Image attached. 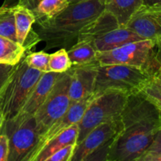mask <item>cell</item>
Returning a JSON list of instances; mask_svg holds the SVG:
<instances>
[{"label": "cell", "instance_id": "obj_13", "mask_svg": "<svg viewBox=\"0 0 161 161\" xmlns=\"http://www.w3.org/2000/svg\"><path fill=\"white\" fill-rule=\"evenodd\" d=\"M60 75L61 73L58 72H44L38 80L37 83L30 93V95L22 106L21 109L16 116L29 117L34 116L36 111L47 98Z\"/></svg>", "mask_w": 161, "mask_h": 161}, {"label": "cell", "instance_id": "obj_1", "mask_svg": "<svg viewBox=\"0 0 161 161\" xmlns=\"http://www.w3.org/2000/svg\"><path fill=\"white\" fill-rule=\"evenodd\" d=\"M120 120L107 161H138L161 127V110L139 91L127 96Z\"/></svg>", "mask_w": 161, "mask_h": 161}, {"label": "cell", "instance_id": "obj_16", "mask_svg": "<svg viewBox=\"0 0 161 161\" xmlns=\"http://www.w3.org/2000/svg\"><path fill=\"white\" fill-rule=\"evenodd\" d=\"M78 133V124H73L46 143L35 155L31 161H47L49 157L64 146L69 144H76Z\"/></svg>", "mask_w": 161, "mask_h": 161}, {"label": "cell", "instance_id": "obj_14", "mask_svg": "<svg viewBox=\"0 0 161 161\" xmlns=\"http://www.w3.org/2000/svg\"><path fill=\"white\" fill-rule=\"evenodd\" d=\"M142 39H144L127 27H119L95 39L92 43L96 51L104 52Z\"/></svg>", "mask_w": 161, "mask_h": 161}, {"label": "cell", "instance_id": "obj_33", "mask_svg": "<svg viewBox=\"0 0 161 161\" xmlns=\"http://www.w3.org/2000/svg\"><path fill=\"white\" fill-rule=\"evenodd\" d=\"M157 4H161V0H143L144 6H153Z\"/></svg>", "mask_w": 161, "mask_h": 161}, {"label": "cell", "instance_id": "obj_3", "mask_svg": "<svg viewBox=\"0 0 161 161\" xmlns=\"http://www.w3.org/2000/svg\"><path fill=\"white\" fill-rule=\"evenodd\" d=\"M43 73L29 67L25 57L16 64L14 72L0 92V112L4 120L13 119L18 114Z\"/></svg>", "mask_w": 161, "mask_h": 161}, {"label": "cell", "instance_id": "obj_2", "mask_svg": "<svg viewBox=\"0 0 161 161\" xmlns=\"http://www.w3.org/2000/svg\"><path fill=\"white\" fill-rule=\"evenodd\" d=\"M105 9L103 0H84L70 3L55 17L36 21L39 40L47 50L69 49L78 39L80 31Z\"/></svg>", "mask_w": 161, "mask_h": 161}, {"label": "cell", "instance_id": "obj_9", "mask_svg": "<svg viewBox=\"0 0 161 161\" xmlns=\"http://www.w3.org/2000/svg\"><path fill=\"white\" fill-rule=\"evenodd\" d=\"M121 127L120 116L94 127L80 142L76 144L72 161H86L93 153L111 143Z\"/></svg>", "mask_w": 161, "mask_h": 161}, {"label": "cell", "instance_id": "obj_11", "mask_svg": "<svg viewBox=\"0 0 161 161\" xmlns=\"http://www.w3.org/2000/svg\"><path fill=\"white\" fill-rule=\"evenodd\" d=\"M126 27L144 39H157L161 36V4L142 5L131 16Z\"/></svg>", "mask_w": 161, "mask_h": 161}, {"label": "cell", "instance_id": "obj_21", "mask_svg": "<svg viewBox=\"0 0 161 161\" xmlns=\"http://www.w3.org/2000/svg\"><path fill=\"white\" fill-rule=\"evenodd\" d=\"M70 4V0H41L32 9L36 22L50 19L62 12Z\"/></svg>", "mask_w": 161, "mask_h": 161}, {"label": "cell", "instance_id": "obj_15", "mask_svg": "<svg viewBox=\"0 0 161 161\" xmlns=\"http://www.w3.org/2000/svg\"><path fill=\"white\" fill-rule=\"evenodd\" d=\"M119 27L120 26L116 17L105 9L80 31L77 41L85 40L92 42L97 38Z\"/></svg>", "mask_w": 161, "mask_h": 161}, {"label": "cell", "instance_id": "obj_35", "mask_svg": "<svg viewBox=\"0 0 161 161\" xmlns=\"http://www.w3.org/2000/svg\"><path fill=\"white\" fill-rule=\"evenodd\" d=\"M3 121H4V119H3V115H2L1 112H0V127H2V125H3Z\"/></svg>", "mask_w": 161, "mask_h": 161}, {"label": "cell", "instance_id": "obj_17", "mask_svg": "<svg viewBox=\"0 0 161 161\" xmlns=\"http://www.w3.org/2000/svg\"><path fill=\"white\" fill-rule=\"evenodd\" d=\"M143 5V0H106L105 10L116 18L120 27H126L131 16Z\"/></svg>", "mask_w": 161, "mask_h": 161}, {"label": "cell", "instance_id": "obj_31", "mask_svg": "<svg viewBox=\"0 0 161 161\" xmlns=\"http://www.w3.org/2000/svg\"><path fill=\"white\" fill-rule=\"evenodd\" d=\"M41 0H18V4L23 5V6H26L28 9H31L36 8V6H37L38 3L40 2Z\"/></svg>", "mask_w": 161, "mask_h": 161}, {"label": "cell", "instance_id": "obj_24", "mask_svg": "<svg viewBox=\"0 0 161 161\" xmlns=\"http://www.w3.org/2000/svg\"><path fill=\"white\" fill-rule=\"evenodd\" d=\"M27 64L32 69H37L42 72H50L49 68L50 54L44 50L38 52H31L25 56Z\"/></svg>", "mask_w": 161, "mask_h": 161}, {"label": "cell", "instance_id": "obj_23", "mask_svg": "<svg viewBox=\"0 0 161 161\" xmlns=\"http://www.w3.org/2000/svg\"><path fill=\"white\" fill-rule=\"evenodd\" d=\"M72 67V62L69 59L67 50L61 48L54 53L50 54L49 68L50 72L63 73L67 72Z\"/></svg>", "mask_w": 161, "mask_h": 161}, {"label": "cell", "instance_id": "obj_34", "mask_svg": "<svg viewBox=\"0 0 161 161\" xmlns=\"http://www.w3.org/2000/svg\"><path fill=\"white\" fill-rule=\"evenodd\" d=\"M13 1H14V0H5V3L3 6H10V3H12Z\"/></svg>", "mask_w": 161, "mask_h": 161}, {"label": "cell", "instance_id": "obj_20", "mask_svg": "<svg viewBox=\"0 0 161 161\" xmlns=\"http://www.w3.org/2000/svg\"><path fill=\"white\" fill-rule=\"evenodd\" d=\"M25 50L17 42L0 36V64L15 65L25 56Z\"/></svg>", "mask_w": 161, "mask_h": 161}, {"label": "cell", "instance_id": "obj_37", "mask_svg": "<svg viewBox=\"0 0 161 161\" xmlns=\"http://www.w3.org/2000/svg\"><path fill=\"white\" fill-rule=\"evenodd\" d=\"M80 1H84V0H70V3H77V2H80ZM103 1H106V0H103Z\"/></svg>", "mask_w": 161, "mask_h": 161}, {"label": "cell", "instance_id": "obj_29", "mask_svg": "<svg viewBox=\"0 0 161 161\" xmlns=\"http://www.w3.org/2000/svg\"><path fill=\"white\" fill-rule=\"evenodd\" d=\"M161 153V127L156 134L152 143L144 153Z\"/></svg>", "mask_w": 161, "mask_h": 161}, {"label": "cell", "instance_id": "obj_6", "mask_svg": "<svg viewBox=\"0 0 161 161\" xmlns=\"http://www.w3.org/2000/svg\"><path fill=\"white\" fill-rule=\"evenodd\" d=\"M127 96L128 94L122 91L108 90L93 97L78 123L76 144L99 124L119 118L125 106Z\"/></svg>", "mask_w": 161, "mask_h": 161}, {"label": "cell", "instance_id": "obj_36", "mask_svg": "<svg viewBox=\"0 0 161 161\" xmlns=\"http://www.w3.org/2000/svg\"><path fill=\"white\" fill-rule=\"evenodd\" d=\"M155 77L158 78L159 80H161V67H160V70H159V72H157V75H156Z\"/></svg>", "mask_w": 161, "mask_h": 161}, {"label": "cell", "instance_id": "obj_18", "mask_svg": "<svg viewBox=\"0 0 161 161\" xmlns=\"http://www.w3.org/2000/svg\"><path fill=\"white\" fill-rule=\"evenodd\" d=\"M14 9L17 41L19 44L24 46L32 25L36 23V16L31 9L18 3L14 6Z\"/></svg>", "mask_w": 161, "mask_h": 161}, {"label": "cell", "instance_id": "obj_26", "mask_svg": "<svg viewBox=\"0 0 161 161\" xmlns=\"http://www.w3.org/2000/svg\"><path fill=\"white\" fill-rule=\"evenodd\" d=\"M75 146L76 144H69L64 146L49 157L47 161H72Z\"/></svg>", "mask_w": 161, "mask_h": 161}, {"label": "cell", "instance_id": "obj_30", "mask_svg": "<svg viewBox=\"0 0 161 161\" xmlns=\"http://www.w3.org/2000/svg\"><path fill=\"white\" fill-rule=\"evenodd\" d=\"M138 161H161V153H144Z\"/></svg>", "mask_w": 161, "mask_h": 161}, {"label": "cell", "instance_id": "obj_32", "mask_svg": "<svg viewBox=\"0 0 161 161\" xmlns=\"http://www.w3.org/2000/svg\"><path fill=\"white\" fill-rule=\"evenodd\" d=\"M155 47L157 58L161 65V36L155 39Z\"/></svg>", "mask_w": 161, "mask_h": 161}, {"label": "cell", "instance_id": "obj_7", "mask_svg": "<svg viewBox=\"0 0 161 161\" xmlns=\"http://www.w3.org/2000/svg\"><path fill=\"white\" fill-rule=\"evenodd\" d=\"M0 133L8 137L9 154L8 161H25L39 142L40 135L34 116L14 118L3 121Z\"/></svg>", "mask_w": 161, "mask_h": 161}, {"label": "cell", "instance_id": "obj_4", "mask_svg": "<svg viewBox=\"0 0 161 161\" xmlns=\"http://www.w3.org/2000/svg\"><path fill=\"white\" fill-rule=\"evenodd\" d=\"M99 64H121L133 66L156 76L161 65L156 54L155 40L142 39L112 50L97 52Z\"/></svg>", "mask_w": 161, "mask_h": 161}, {"label": "cell", "instance_id": "obj_27", "mask_svg": "<svg viewBox=\"0 0 161 161\" xmlns=\"http://www.w3.org/2000/svg\"><path fill=\"white\" fill-rule=\"evenodd\" d=\"M15 65L6 64H0V92L3 90V86H5L7 80H9V76L14 72L15 69Z\"/></svg>", "mask_w": 161, "mask_h": 161}, {"label": "cell", "instance_id": "obj_19", "mask_svg": "<svg viewBox=\"0 0 161 161\" xmlns=\"http://www.w3.org/2000/svg\"><path fill=\"white\" fill-rule=\"evenodd\" d=\"M68 54L72 65L91 64L98 62L97 53L94 45L90 41H77L73 46L68 49Z\"/></svg>", "mask_w": 161, "mask_h": 161}, {"label": "cell", "instance_id": "obj_25", "mask_svg": "<svg viewBox=\"0 0 161 161\" xmlns=\"http://www.w3.org/2000/svg\"><path fill=\"white\" fill-rule=\"evenodd\" d=\"M140 92L161 110V80L155 76L152 77Z\"/></svg>", "mask_w": 161, "mask_h": 161}, {"label": "cell", "instance_id": "obj_22", "mask_svg": "<svg viewBox=\"0 0 161 161\" xmlns=\"http://www.w3.org/2000/svg\"><path fill=\"white\" fill-rule=\"evenodd\" d=\"M0 36L17 42L14 6H3L0 8Z\"/></svg>", "mask_w": 161, "mask_h": 161}, {"label": "cell", "instance_id": "obj_10", "mask_svg": "<svg viewBox=\"0 0 161 161\" xmlns=\"http://www.w3.org/2000/svg\"><path fill=\"white\" fill-rule=\"evenodd\" d=\"M94 96H91L90 97L82 99V100L76 101V102H72L63 116H61L59 119L53 123L42 135L39 136V142L36 144V147L34 148L31 153L28 155L25 161H31L33 157H35L36 153L39 152V149L48 142L50 139L56 137L64 130L69 128L72 125L75 124H78L82 119L85 110L87 108L88 105L91 100L93 99Z\"/></svg>", "mask_w": 161, "mask_h": 161}, {"label": "cell", "instance_id": "obj_8", "mask_svg": "<svg viewBox=\"0 0 161 161\" xmlns=\"http://www.w3.org/2000/svg\"><path fill=\"white\" fill-rule=\"evenodd\" d=\"M70 74L69 70L61 73L43 103L35 113L36 127L42 135L54 121L65 113L71 105L69 90Z\"/></svg>", "mask_w": 161, "mask_h": 161}, {"label": "cell", "instance_id": "obj_28", "mask_svg": "<svg viewBox=\"0 0 161 161\" xmlns=\"http://www.w3.org/2000/svg\"><path fill=\"white\" fill-rule=\"evenodd\" d=\"M9 154V144L8 137L0 133V161H8Z\"/></svg>", "mask_w": 161, "mask_h": 161}, {"label": "cell", "instance_id": "obj_5", "mask_svg": "<svg viewBox=\"0 0 161 161\" xmlns=\"http://www.w3.org/2000/svg\"><path fill=\"white\" fill-rule=\"evenodd\" d=\"M152 77L154 76L145 71L127 64H99L93 96L108 90L122 91L128 95L139 92Z\"/></svg>", "mask_w": 161, "mask_h": 161}, {"label": "cell", "instance_id": "obj_12", "mask_svg": "<svg viewBox=\"0 0 161 161\" xmlns=\"http://www.w3.org/2000/svg\"><path fill=\"white\" fill-rule=\"evenodd\" d=\"M98 62L91 64L72 65L69 94L71 102H76L93 96L95 86Z\"/></svg>", "mask_w": 161, "mask_h": 161}]
</instances>
